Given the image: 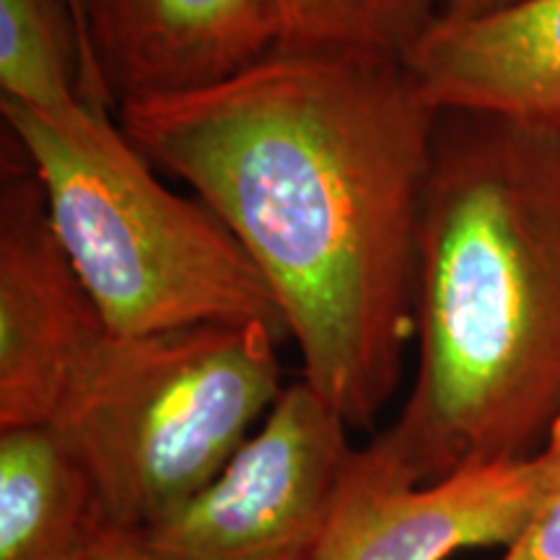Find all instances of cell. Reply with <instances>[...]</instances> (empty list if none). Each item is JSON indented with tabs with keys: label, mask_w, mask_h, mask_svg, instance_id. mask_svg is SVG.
<instances>
[{
	"label": "cell",
	"mask_w": 560,
	"mask_h": 560,
	"mask_svg": "<svg viewBox=\"0 0 560 560\" xmlns=\"http://www.w3.org/2000/svg\"><path fill=\"white\" fill-rule=\"evenodd\" d=\"M346 418L304 380L200 493L143 535L153 560H314L353 454Z\"/></svg>",
	"instance_id": "5b68a950"
},
{
	"label": "cell",
	"mask_w": 560,
	"mask_h": 560,
	"mask_svg": "<svg viewBox=\"0 0 560 560\" xmlns=\"http://www.w3.org/2000/svg\"><path fill=\"white\" fill-rule=\"evenodd\" d=\"M70 16L75 21V32H79V45H81V96L89 107L100 112H115L107 89H104L100 70H96L94 52H91L89 30H86V16H83V0H66Z\"/></svg>",
	"instance_id": "5bb4252c"
},
{
	"label": "cell",
	"mask_w": 560,
	"mask_h": 560,
	"mask_svg": "<svg viewBox=\"0 0 560 560\" xmlns=\"http://www.w3.org/2000/svg\"><path fill=\"white\" fill-rule=\"evenodd\" d=\"M416 340L408 400L376 436L412 478L542 450L560 420V125L441 112Z\"/></svg>",
	"instance_id": "7a4b0ae2"
},
{
	"label": "cell",
	"mask_w": 560,
	"mask_h": 560,
	"mask_svg": "<svg viewBox=\"0 0 560 560\" xmlns=\"http://www.w3.org/2000/svg\"><path fill=\"white\" fill-rule=\"evenodd\" d=\"M100 499L47 425L0 429V560H96Z\"/></svg>",
	"instance_id": "30bf717a"
},
{
	"label": "cell",
	"mask_w": 560,
	"mask_h": 560,
	"mask_svg": "<svg viewBox=\"0 0 560 560\" xmlns=\"http://www.w3.org/2000/svg\"><path fill=\"white\" fill-rule=\"evenodd\" d=\"M96 560H153L149 552L136 540L130 537H120V535H104V540L100 545V552H96Z\"/></svg>",
	"instance_id": "9a60e30c"
},
{
	"label": "cell",
	"mask_w": 560,
	"mask_h": 560,
	"mask_svg": "<svg viewBox=\"0 0 560 560\" xmlns=\"http://www.w3.org/2000/svg\"><path fill=\"white\" fill-rule=\"evenodd\" d=\"M514 3V0H439L441 19H470L480 13H490L503 5Z\"/></svg>",
	"instance_id": "2e32d148"
},
{
	"label": "cell",
	"mask_w": 560,
	"mask_h": 560,
	"mask_svg": "<svg viewBox=\"0 0 560 560\" xmlns=\"http://www.w3.org/2000/svg\"><path fill=\"white\" fill-rule=\"evenodd\" d=\"M3 102L55 115L81 102V45L66 0H0Z\"/></svg>",
	"instance_id": "7c38bea8"
},
{
	"label": "cell",
	"mask_w": 560,
	"mask_h": 560,
	"mask_svg": "<svg viewBox=\"0 0 560 560\" xmlns=\"http://www.w3.org/2000/svg\"><path fill=\"white\" fill-rule=\"evenodd\" d=\"M83 16L115 109L234 79L278 42L270 0H83Z\"/></svg>",
	"instance_id": "ba28073f"
},
{
	"label": "cell",
	"mask_w": 560,
	"mask_h": 560,
	"mask_svg": "<svg viewBox=\"0 0 560 560\" xmlns=\"http://www.w3.org/2000/svg\"><path fill=\"white\" fill-rule=\"evenodd\" d=\"M542 450L418 482L380 441L353 450L314 560H450L506 550L548 488Z\"/></svg>",
	"instance_id": "8992f818"
},
{
	"label": "cell",
	"mask_w": 560,
	"mask_h": 560,
	"mask_svg": "<svg viewBox=\"0 0 560 560\" xmlns=\"http://www.w3.org/2000/svg\"><path fill=\"white\" fill-rule=\"evenodd\" d=\"M548 488L527 527L503 550L501 560H560V420L542 444Z\"/></svg>",
	"instance_id": "4fadbf2b"
},
{
	"label": "cell",
	"mask_w": 560,
	"mask_h": 560,
	"mask_svg": "<svg viewBox=\"0 0 560 560\" xmlns=\"http://www.w3.org/2000/svg\"><path fill=\"white\" fill-rule=\"evenodd\" d=\"M270 9L278 50L387 60L408 58L441 19L439 0H270Z\"/></svg>",
	"instance_id": "8fae6325"
},
{
	"label": "cell",
	"mask_w": 560,
	"mask_h": 560,
	"mask_svg": "<svg viewBox=\"0 0 560 560\" xmlns=\"http://www.w3.org/2000/svg\"><path fill=\"white\" fill-rule=\"evenodd\" d=\"M109 332L32 166H11L0 190V429L50 425Z\"/></svg>",
	"instance_id": "52a82bcc"
},
{
	"label": "cell",
	"mask_w": 560,
	"mask_h": 560,
	"mask_svg": "<svg viewBox=\"0 0 560 560\" xmlns=\"http://www.w3.org/2000/svg\"><path fill=\"white\" fill-rule=\"evenodd\" d=\"M39 179L50 226L115 335L265 322L285 338L260 270L206 202L182 198L112 112L75 102L42 115L0 100Z\"/></svg>",
	"instance_id": "3957f363"
},
{
	"label": "cell",
	"mask_w": 560,
	"mask_h": 560,
	"mask_svg": "<svg viewBox=\"0 0 560 560\" xmlns=\"http://www.w3.org/2000/svg\"><path fill=\"white\" fill-rule=\"evenodd\" d=\"M276 299L304 380L371 425L416 338L418 226L439 112L402 60L270 50L234 79L117 109Z\"/></svg>",
	"instance_id": "6da1fadb"
},
{
	"label": "cell",
	"mask_w": 560,
	"mask_h": 560,
	"mask_svg": "<svg viewBox=\"0 0 560 560\" xmlns=\"http://www.w3.org/2000/svg\"><path fill=\"white\" fill-rule=\"evenodd\" d=\"M265 322L115 335L47 429L86 470L109 535L138 537L200 493L283 395Z\"/></svg>",
	"instance_id": "277c9868"
},
{
	"label": "cell",
	"mask_w": 560,
	"mask_h": 560,
	"mask_svg": "<svg viewBox=\"0 0 560 560\" xmlns=\"http://www.w3.org/2000/svg\"><path fill=\"white\" fill-rule=\"evenodd\" d=\"M433 112L560 125V0L439 19L402 60Z\"/></svg>",
	"instance_id": "9c48e42d"
}]
</instances>
